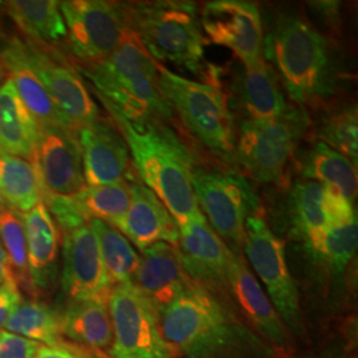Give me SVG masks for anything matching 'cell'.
I'll list each match as a JSON object with an SVG mask.
<instances>
[{"label":"cell","instance_id":"6da1fadb","mask_svg":"<svg viewBox=\"0 0 358 358\" xmlns=\"http://www.w3.org/2000/svg\"><path fill=\"white\" fill-rule=\"evenodd\" d=\"M103 103L127 142L145 186L159 198L178 227L205 217L194 192L195 158L177 133L161 121L133 122Z\"/></svg>","mask_w":358,"mask_h":358},{"label":"cell","instance_id":"7a4b0ae2","mask_svg":"<svg viewBox=\"0 0 358 358\" xmlns=\"http://www.w3.org/2000/svg\"><path fill=\"white\" fill-rule=\"evenodd\" d=\"M263 56L276 66L288 96L301 108L333 96L343 80L332 40L303 16H280L264 36Z\"/></svg>","mask_w":358,"mask_h":358},{"label":"cell","instance_id":"3957f363","mask_svg":"<svg viewBox=\"0 0 358 358\" xmlns=\"http://www.w3.org/2000/svg\"><path fill=\"white\" fill-rule=\"evenodd\" d=\"M159 325L167 344L185 358L255 357L262 349L252 332L196 282L162 313Z\"/></svg>","mask_w":358,"mask_h":358},{"label":"cell","instance_id":"277c9868","mask_svg":"<svg viewBox=\"0 0 358 358\" xmlns=\"http://www.w3.org/2000/svg\"><path fill=\"white\" fill-rule=\"evenodd\" d=\"M99 99L133 122L171 118L173 108L159 87L158 63L129 29L127 36L103 62L81 66Z\"/></svg>","mask_w":358,"mask_h":358},{"label":"cell","instance_id":"5b68a950","mask_svg":"<svg viewBox=\"0 0 358 358\" xmlns=\"http://www.w3.org/2000/svg\"><path fill=\"white\" fill-rule=\"evenodd\" d=\"M129 27L154 62H166L196 76L213 77L206 64L205 36L192 1L162 0L128 3Z\"/></svg>","mask_w":358,"mask_h":358},{"label":"cell","instance_id":"8992f818","mask_svg":"<svg viewBox=\"0 0 358 358\" xmlns=\"http://www.w3.org/2000/svg\"><path fill=\"white\" fill-rule=\"evenodd\" d=\"M159 87L192 136L223 162L235 164L236 127L227 99L215 84L199 83L158 64Z\"/></svg>","mask_w":358,"mask_h":358},{"label":"cell","instance_id":"52a82bcc","mask_svg":"<svg viewBox=\"0 0 358 358\" xmlns=\"http://www.w3.org/2000/svg\"><path fill=\"white\" fill-rule=\"evenodd\" d=\"M310 120L301 106L291 105L269 120H244L236 137L235 164L259 183H280Z\"/></svg>","mask_w":358,"mask_h":358},{"label":"cell","instance_id":"ba28073f","mask_svg":"<svg viewBox=\"0 0 358 358\" xmlns=\"http://www.w3.org/2000/svg\"><path fill=\"white\" fill-rule=\"evenodd\" d=\"M194 192L211 229L234 254L242 255L245 222L262 213L260 201L248 179L235 170L196 169Z\"/></svg>","mask_w":358,"mask_h":358},{"label":"cell","instance_id":"9c48e42d","mask_svg":"<svg viewBox=\"0 0 358 358\" xmlns=\"http://www.w3.org/2000/svg\"><path fill=\"white\" fill-rule=\"evenodd\" d=\"M69 51L83 66L103 62L127 36V4L108 0L59 1Z\"/></svg>","mask_w":358,"mask_h":358},{"label":"cell","instance_id":"30bf717a","mask_svg":"<svg viewBox=\"0 0 358 358\" xmlns=\"http://www.w3.org/2000/svg\"><path fill=\"white\" fill-rule=\"evenodd\" d=\"M243 250L256 275L264 284L269 301L282 322L300 334L303 320L299 289L288 268L285 244L271 230L262 213L245 222Z\"/></svg>","mask_w":358,"mask_h":358},{"label":"cell","instance_id":"8fae6325","mask_svg":"<svg viewBox=\"0 0 358 358\" xmlns=\"http://www.w3.org/2000/svg\"><path fill=\"white\" fill-rule=\"evenodd\" d=\"M109 312L113 325L110 358L173 357L157 312L133 282L112 287Z\"/></svg>","mask_w":358,"mask_h":358},{"label":"cell","instance_id":"7c38bea8","mask_svg":"<svg viewBox=\"0 0 358 358\" xmlns=\"http://www.w3.org/2000/svg\"><path fill=\"white\" fill-rule=\"evenodd\" d=\"M11 41L22 60L36 75L52 100L76 129L100 120L97 103L76 69L56 59L40 45L17 38H11Z\"/></svg>","mask_w":358,"mask_h":358},{"label":"cell","instance_id":"4fadbf2b","mask_svg":"<svg viewBox=\"0 0 358 358\" xmlns=\"http://www.w3.org/2000/svg\"><path fill=\"white\" fill-rule=\"evenodd\" d=\"M202 31L208 40L226 47L245 66L264 59V31L255 3L245 0H214L199 13Z\"/></svg>","mask_w":358,"mask_h":358},{"label":"cell","instance_id":"5bb4252c","mask_svg":"<svg viewBox=\"0 0 358 358\" xmlns=\"http://www.w3.org/2000/svg\"><path fill=\"white\" fill-rule=\"evenodd\" d=\"M32 164L38 170L43 198L73 196L87 186L75 130L38 125V146Z\"/></svg>","mask_w":358,"mask_h":358},{"label":"cell","instance_id":"9a60e30c","mask_svg":"<svg viewBox=\"0 0 358 358\" xmlns=\"http://www.w3.org/2000/svg\"><path fill=\"white\" fill-rule=\"evenodd\" d=\"M62 285L71 301H109L112 282L103 267L97 238L90 223L65 232Z\"/></svg>","mask_w":358,"mask_h":358},{"label":"cell","instance_id":"2e32d148","mask_svg":"<svg viewBox=\"0 0 358 358\" xmlns=\"http://www.w3.org/2000/svg\"><path fill=\"white\" fill-rule=\"evenodd\" d=\"M183 268L192 282L206 289H229L227 276L234 252L205 217L179 227L177 245Z\"/></svg>","mask_w":358,"mask_h":358},{"label":"cell","instance_id":"e0dca14e","mask_svg":"<svg viewBox=\"0 0 358 358\" xmlns=\"http://www.w3.org/2000/svg\"><path fill=\"white\" fill-rule=\"evenodd\" d=\"M87 186H101L127 179L130 154L121 133L97 120L76 130Z\"/></svg>","mask_w":358,"mask_h":358},{"label":"cell","instance_id":"ac0fdd59","mask_svg":"<svg viewBox=\"0 0 358 358\" xmlns=\"http://www.w3.org/2000/svg\"><path fill=\"white\" fill-rule=\"evenodd\" d=\"M129 187L128 211L115 229L141 252L159 242L177 247L178 224L159 198L137 180H129Z\"/></svg>","mask_w":358,"mask_h":358},{"label":"cell","instance_id":"d6986e66","mask_svg":"<svg viewBox=\"0 0 358 358\" xmlns=\"http://www.w3.org/2000/svg\"><path fill=\"white\" fill-rule=\"evenodd\" d=\"M192 282L183 268L177 247L165 242L155 243L142 252L141 264L133 280L158 317Z\"/></svg>","mask_w":358,"mask_h":358},{"label":"cell","instance_id":"ffe728a7","mask_svg":"<svg viewBox=\"0 0 358 358\" xmlns=\"http://www.w3.org/2000/svg\"><path fill=\"white\" fill-rule=\"evenodd\" d=\"M62 332L68 344L90 358H110L113 325L109 301H71L62 313Z\"/></svg>","mask_w":358,"mask_h":358},{"label":"cell","instance_id":"44dd1931","mask_svg":"<svg viewBox=\"0 0 358 358\" xmlns=\"http://www.w3.org/2000/svg\"><path fill=\"white\" fill-rule=\"evenodd\" d=\"M227 284L238 306L262 336L275 345H285L287 333L282 319L269 301L260 282L256 280L254 273L245 264L243 255L234 254L232 256Z\"/></svg>","mask_w":358,"mask_h":358},{"label":"cell","instance_id":"7402d4cb","mask_svg":"<svg viewBox=\"0 0 358 358\" xmlns=\"http://www.w3.org/2000/svg\"><path fill=\"white\" fill-rule=\"evenodd\" d=\"M232 92L245 120L275 118L292 105L287 103L278 73L266 59L251 66L243 65L232 83Z\"/></svg>","mask_w":358,"mask_h":358},{"label":"cell","instance_id":"603a6c76","mask_svg":"<svg viewBox=\"0 0 358 358\" xmlns=\"http://www.w3.org/2000/svg\"><path fill=\"white\" fill-rule=\"evenodd\" d=\"M23 222L31 282L35 291L47 289L56 278L60 230L43 202L23 214Z\"/></svg>","mask_w":358,"mask_h":358},{"label":"cell","instance_id":"cb8c5ba5","mask_svg":"<svg viewBox=\"0 0 358 358\" xmlns=\"http://www.w3.org/2000/svg\"><path fill=\"white\" fill-rule=\"evenodd\" d=\"M38 125L22 101L13 80L0 85V153L34 161L38 146Z\"/></svg>","mask_w":358,"mask_h":358},{"label":"cell","instance_id":"d4e9b609","mask_svg":"<svg viewBox=\"0 0 358 358\" xmlns=\"http://www.w3.org/2000/svg\"><path fill=\"white\" fill-rule=\"evenodd\" d=\"M0 60L6 68L7 76L13 80L22 101L38 125H52L76 131V127L59 109L36 75L22 60L11 38L0 52Z\"/></svg>","mask_w":358,"mask_h":358},{"label":"cell","instance_id":"484cf974","mask_svg":"<svg viewBox=\"0 0 358 358\" xmlns=\"http://www.w3.org/2000/svg\"><path fill=\"white\" fill-rule=\"evenodd\" d=\"M303 179L344 195L353 202L357 196V169L348 157L333 150L324 142H315L300 159Z\"/></svg>","mask_w":358,"mask_h":358},{"label":"cell","instance_id":"4316f807","mask_svg":"<svg viewBox=\"0 0 358 358\" xmlns=\"http://www.w3.org/2000/svg\"><path fill=\"white\" fill-rule=\"evenodd\" d=\"M17 28L36 45H55L66 40V27L55 0H11L3 3Z\"/></svg>","mask_w":358,"mask_h":358},{"label":"cell","instance_id":"83f0119b","mask_svg":"<svg viewBox=\"0 0 358 358\" xmlns=\"http://www.w3.org/2000/svg\"><path fill=\"white\" fill-rule=\"evenodd\" d=\"M0 201L20 214L43 202L38 170L31 161L0 153Z\"/></svg>","mask_w":358,"mask_h":358},{"label":"cell","instance_id":"f1b7e54d","mask_svg":"<svg viewBox=\"0 0 358 358\" xmlns=\"http://www.w3.org/2000/svg\"><path fill=\"white\" fill-rule=\"evenodd\" d=\"M358 244L357 217L334 224L304 239L308 254L334 275H343L356 254Z\"/></svg>","mask_w":358,"mask_h":358},{"label":"cell","instance_id":"f546056e","mask_svg":"<svg viewBox=\"0 0 358 358\" xmlns=\"http://www.w3.org/2000/svg\"><path fill=\"white\" fill-rule=\"evenodd\" d=\"M7 332L26 337L44 346L65 344L62 313L38 300H23L6 324Z\"/></svg>","mask_w":358,"mask_h":358},{"label":"cell","instance_id":"4dcf8cb0","mask_svg":"<svg viewBox=\"0 0 358 358\" xmlns=\"http://www.w3.org/2000/svg\"><path fill=\"white\" fill-rule=\"evenodd\" d=\"M90 226L97 238L103 267L112 285L133 282L141 264V255L128 239L110 224L90 219Z\"/></svg>","mask_w":358,"mask_h":358},{"label":"cell","instance_id":"1f68e13d","mask_svg":"<svg viewBox=\"0 0 358 358\" xmlns=\"http://www.w3.org/2000/svg\"><path fill=\"white\" fill-rule=\"evenodd\" d=\"M289 217L294 234L303 241L312 234L331 227L324 186L307 179L296 182L289 194Z\"/></svg>","mask_w":358,"mask_h":358},{"label":"cell","instance_id":"d6a6232c","mask_svg":"<svg viewBox=\"0 0 358 358\" xmlns=\"http://www.w3.org/2000/svg\"><path fill=\"white\" fill-rule=\"evenodd\" d=\"M75 199L88 219H97L115 227L125 217L130 203L128 179L101 186H85Z\"/></svg>","mask_w":358,"mask_h":358},{"label":"cell","instance_id":"836d02e7","mask_svg":"<svg viewBox=\"0 0 358 358\" xmlns=\"http://www.w3.org/2000/svg\"><path fill=\"white\" fill-rule=\"evenodd\" d=\"M0 242L8 257L13 278L27 292L35 294L27 257L26 230L23 215L0 201Z\"/></svg>","mask_w":358,"mask_h":358},{"label":"cell","instance_id":"e575fe53","mask_svg":"<svg viewBox=\"0 0 358 358\" xmlns=\"http://www.w3.org/2000/svg\"><path fill=\"white\" fill-rule=\"evenodd\" d=\"M358 117L356 105H344L322 115L316 136L333 150L348 157L357 165Z\"/></svg>","mask_w":358,"mask_h":358},{"label":"cell","instance_id":"d590c367","mask_svg":"<svg viewBox=\"0 0 358 358\" xmlns=\"http://www.w3.org/2000/svg\"><path fill=\"white\" fill-rule=\"evenodd\" d=\"M41 346L15 333L0 332V358H36Z\"/></svg>","mask_w":358,"mask_h":358},{"label":"cell","instance_id":"8d00e7d4","mask_svg":"<svg viewBox=\"0 0 358 358\" xmlns=\"http://www.w3.org/2000/svg\"><path fill=\"white\" fill-rule=\"evenodd\" d=\"M23 301L20 287L15 278H8L0 284V332L6 327L13 310Z\"/></svg>","mask_w":358,"mask_h":358},{"label":"cell","instance_id":"74e56055","mask_svg":"<svg viewBox=\"0 0 358 358\" xmlns=\"http://www.w3.org/2000/svg\"><path fill=\"white\" fill-rule=\"evenodd\" d=\"M36 358H90L84 352L78 350L75 346L65 344L60 346H41Z\"/></svg>","mask_w":358,"mask_h":358},{"label":"cell","instance_id":"f35d334b","mask_svg":"<svg viewBox=\"0 0 358 358\" xmlns=\"http://www.w3.org/2000/svg\"><path fill=\"white\" fill-rule=\"evenodd\" d=\"M13 271L10 267V262H8V257L7 254L4 251V247L0 242V284L7 280L8 278H13Z\"/></svg>","mask_w":358,"mask_h":358},{"label":"cell","instance_id":"ab89813d","mask_svg":"<svg viewBox=\"0 0 358 358\" xmlns=\"http://www.w3.org/2000/svg\"><path fill=\"white\" fill-rule=\"evenodd\" d=\"M6 78H7V72H6V68L0 60V80H6Z\"/></svg>","mask_w":358,"mask_h":358},{"label":"cell","instance_id":"60d3db41","mask_svg":"<svg viewBox=\"0 0 358 358\" xmlns=\"http://www.w3.org/2000/svg\"><path fill=\"white\" fill-rule=\"evenodd\" d=\"M3 81H4V80H0V85H1V84H3Z\"/></svg>","mask_w":358,"mask_h":358}]
</instances>
